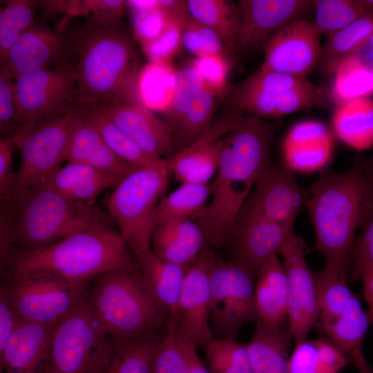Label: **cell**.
<instances>
[{
  "label": "cell",
  "instance_id": "11a10c76",
  "mask_svg": "<svg viewBox=\"0 0 373 373\" xmlns=\"http://www.w3.org/2000/svg\"><path fill=\"white\" fill-rule=\"evenodd\" d=\"M132 22L133 37L142 47L155 39L162 32L168 18L159 6L149 11L132 14Z\"/></svg>",
  "mask_w": 373,
  "mask_h": 373
},
{
  "label": "cell",
  "instance_id": "5b68a950",
  "mask_svg": "<svg viewBox=\"0 0 373 373\" xmlns=\"http://www.w3.org/2000/svg\"><path fill=\"white\" fill-rule=\"evenodd\" d=\"M1 211L13 251L38 248L82 231L114 223L94 203L72 200L46 184L11 198Z\"/></svg>",
  "mask_w": 373,
  "mask_h": 373
},
{
  "label": "cell",
  "instance_id": "9f6ffc18",
  "mask_svg": "<svg viewBox=\"0 0 373 373\" xmlns=\"http://www.w3.org/2000/svg\"><path fill=\"white\" fill-rule=\"evenodd\" d=\"M16 146L12 140H0V210L12 197L16 172L12 159Z\"/></svg>",
  "mask_w": 373,
  "mask_h": 373
},
{
  "label": "cell",
  "instance_id": "db71d44e",
  "mask_svg": "<svg viewBox=\"0 0 373 373\" xmlns=\"http://www.w3.org/2000/svg\"><path fill=\"white\" fill-rule=\"evenodd\" d=\"M19 128L12 81L0 71V140H12Z\"/></svg>",
  "mask_w": 373,
  "mask_h": 373
},
{
  "label": "cell",
  "instance_id": "cb8c5ba5",
  "mask_svg": "<svg viewBox=\"0 0 373 373\" xmlns=\"http://www.w3.org/2000/svg\"><path fill=\"white\" fill-rule=\"evenodd\" d=\"M65 162L87 164L121 179L137 169L114 154L97 130L77 111L66 148Z\"/></svg>",
  "mask_w": 373,
  "mask_h": 373
},
{
  "label": "cell",
  "instance_id": "7a4b0ae2",
  "mask_svg": "<svg viewBox=\"0 0 373 373\" xmlns=\"http://www.w3.org/2000/svg\"><path fill=\"white\" fill-rule=\"evenodd\" d=\"M58 66L70 69L75 82V109H101L136 99L142 67L135 44L118 26L88 23L70 38Z\"/></svg>",
  "mask_w": 373,
  "mask_h": 373
},
{
  "label": "cell",
  "instance_id": "e575fe53",
  "mask_svg": "<svg viewBox=\"0 0 373 373\" xmlns=\"http://www.w3.org/2000/svg\"><path fill=\"white\" fill-rule=\"evenodd\" d=\"M372 15L327 35L318 63L322 71L334 73L343 60L356 55L372 41Z\"/></svg>",
  "mask_w": 373,
  "mask_h": 373
},
{
  "label": "cell",
  "instance_id": "f546056e",
  "mask_svg": "<svg viewBox=\"0 0 373 373\" xmlns=\"http://www.w3.org/2000/svg\"><path fill=\"white\" fill-rule=\"evenodd\" d=\"M149 292L169 315L173 314L188 269L190 267L166 262L153 251L137 263Z\"/></svg>",
  "mask_w": 373,
  "mask_h": 373
},
{
  "label": "cell",
  "instance_id": "3957f363",
  "mask_svg": "<svg viewBox=\"0 0 373 373\" xmlns=\"http://www.w3.org/2000/svg\"><path fill=\"white\" fill-rule=\"evenodd\" d=\"M307 204L314 227V249L347 278L356 233L373 218V179L357 166L343 173L323 172L309 187Z\"/></svg>",
  "mask_w": 373,
  "mask_h": 373
},
{
  "label": "cell",
  "instance_id": "d4e9b609",
  "mask_svg": "<svg viewBox=\"0 0 373 373\" xmlns=\"http://www.w3.org/2000/svg\"><path fill=\"white\" fill-rule=\"evenodd\" d=\"M55 325L17 322L3 357V373H46Z\"/></svg>",
  "mask_w": 373,
  "mask_h": 373
},
{
  "label": "cell",
  "instance_id": "6f0895ef",
  "mask_svg": "<svg viewBox=\"0 0 373 373\" xmlns=\"http://www.w3.org/2000/svg\"><path fill=\"white\" fill-rule=\"evenodd\" d=\"M17 322L8 300L4 280L0 282V373H3L5 350Z\"/></svg>",
  "mask_w": 373,
  "mask_h": 373
},
{
  "label": "cell",
  "instance_id": "681fc988",
  "mask_svg": "<svg viewBox=\"0 0 373 373\" xmlns=\"http://www.w3.org/2000/svg\"><path fill=\"white\" fill-rule=\"evenodd\" d=\"M182 48L195 57L225 55V44L213 30L189 16L182 30Z\"/></svg>",
  "mask_w": 373,
  "mask_h": 373
},
{
  "label": "cell",
  "instance_id": "5bb4252c",
  "mask_svg": "<svg viewBox=\"0 0 373 373\" xmlns=\"http://www.w3.org/2000/svg\"><path fill=\"white\" fill-rule=\"evenodd\" d=\"M205 245L186 274L173 314L169 318L176 336L204 349L214 339L209 322L210 269L215 255Z\"/></svg>",
  "mask_w": 373,
  "mask_h": 373
},
{
  "label": "cell",
  "instance_id": "ab89813d",
  "mask_svg": "<svg viewBox=\"0 0 373 373\" xmlns=\"http://www.w3.org/2000/svg\"><path fill=\"white\" fill-rule=\"evenodd\" d=\"M77 111L90 122L108 147L123 161L135 168L160 161L146 155L119 127L99 111L88 109Z\"/></svg>",
  "mask_w": 373,
  "mask_h": 373
},
{
  "label": "cell",
  "instance_id": "7402d4cb",
  "mask_svg": "<svg viewBox=\"0 0 373 373\" xmlns=\"http://www.w3.org/2000/svg\"><path fill=\"white\" fill-rule=\"evenodd\" d=\"M65 50V36L34 21L10 47L0 64V71L13 80L54 64L59 65Z\"/></svg>",
  "mask_w": 373,
  "mask_h": 373
},
{
  "label": "cell",
  "instance_id": "603a6c76",
  "mask_svg": "<svg viewBox=\"0 0 373 373\" xmlns=\"http://www.w3.org/2000/svg\"><path fill=\"white\" fill-rule=\"evenodd\" d=\"M334 135L323 122L306 120L293 126L283 143V165L293 173L323 169L332 159Z\"/></svg>",
  "mask_w": 373,
  "mask_h": 373
},
{
  "label": "cell",
  "instance_id": "74e56055",
  "mask_svg": "<svg viewBox=\"0 0 373 373\" xmlns=\"http://www.w3.org/2000/svg\"><path fill=\"white\" fill-rule=\"evenodd\" d=\"M189 16L216 32L224 44H236L240 14L237 4L226 0H188Z\"/></svg>",
  "mask_w": 373,
  "mask_h": 373
},
{
  "label": "cell",
  "instance_id": "816d5d0a",
  "mask_svg": "<svg viewBox=\"0 0 373 373\" xmlns=\"http://www.w3.org/2000/svg\"><path fill=\"white\" fill-rule=\"evenodd\" d=\"M190 65L199 74L205 87L220 95L226 91L230 66L225 55L195 57Z\"/></svg>",
  "mask_w": 373,
  "mask_h": 373
},
{
  "label": "cell",
  "instance_id": "60d3db41",
  "mask_svg": "<svg viewBox=\"0 0 373 373\" xmlns=\"http://www.w3.org/2000/svg\"><path fill=\"white\" fill-rule=\"evenodd\" d=\"M210 195L209 184L181 183L162 198L157 207L155 224L197 216L206 207Z\"/></svg>",
  "mask_w": 373,
  "mask_h": 373
},
{
  "label": "cell",
  "instance_id": "be15d7a7",
  "mask_svg": "<svg viewBox=\"0 0 373 373\" xmlns=\"http://www.w3.org/2000/svg\"><path fill=\"white\" fill-rule=\"evenodd\" d=\"M126 8L132 14L144 12L159 7V0H128Z\"/></svg>",
  "mask_w": 373,
  "mask_h": 373
},
{
  "label": "cell",
  "instance_id": "8992f818",
  "mask_svg": "<svg viewBox=\"0 0 373 373\" xmlns=\"http://www.w3.org/2000/svg\"><path fill=\"white\" fill-rule=\"evenodd\" d=\"M90 307L111 341L166 331L169 315L155 300L139 269L117 270L97 277L86 294Z\"/></svg>",
  "mask_w": 373,
  "mask_h": 373
},
{
  "label": "cell",
  "instance_id": "6da1fadb",
  "mask_svg": "<svg viewBox=\"0 0 373 373\" xmlns=\"http://www.w3.org/2000/svg\"><path fill=\"white\" fill-rule=\"evenodd\" d=\"M271 126L249 114L221 139L218 169L209 182L210 195L192 220L211 248L228 245L235 220L257 181L271 165Z\"/></svg>",
  "mask_w": 373,
  "mask_h": 373
},
{
  "label": "cell",
  "instance_id": "1f68e13d",
  "mask_svg": "<svg viewBox=\"0 0 373 373\" xmlns=\"http://www.w3.org/2000/svg\"><path fill=\"white\" fill-rule=\"evenodd\" d=\"M336 135L347 146L366 150L373 144V102L357 99L338 106L332 117Z\"/></svg>",
  "mask_w": 373,
  "mask_h": 373
},
{
  "label": "cell",
  "instance_id": "7c38bea8",
  "mask_svg": "<svg viewBox=\"0 0 373 373\" xmlns=\"http://www.w3.org/2000/svg\"><path fill=\"white\" fill-rule=\"evenodd\" d=\"M11 81L20 126L15 137L75 110V79L65 66L41 69Z\"/></svg>",
  "mask_w": 373,
  "mask_h": 373
},
{
  "label": "cell",
  "instance_id": "d6a6232c",
  "mask_svg": "<svg viewBox=\"0 0 373 373\" xmlns=\"http://www.w3.org/2000/svg\"><path fill=\"white\" fill-rule=\"evenodd\" d=\"M177 78L178 70L171 62L148 61L137 78V102L153 113L163 114L171 104Z\"/></svg>",
  "mask_w": 373,
  "mask_h": 373
},
{
  "label": "cell",
  "instance_id": "d590c367",
  "mask_svg": "<svg viewBox=\"0 0 373 373\" xmlns=\"http://www.w3.org/2000/svg\"><path fill=\"white\" fill-rule=\"evenodd\" d=\"M350 361L323 336L297 342L289 356V373H338Z\"/></svg>",
  "mask_w": 373,
  "mask_h": 373
},
{
  "label": "cell",
  "instance_id": "ac0fdd59",
  "mask_svg": "<svg viewBox=\"0 0 373 373\" xmlns=\"http://www.w3.org/2000/svg\"><path fill=\"white\" fill-rule=\"evenodd\" d=\"M294 231V227L274 222L242 208L228 244L231 249V260L256 278L262 265L280 254Z\"/></svg>",
  "mask_w": 373,
  "mask_h": 373
},
{
  "label": "cell",
  "instance_id": "6125c7cd",
  "mask_svg": "<svg viewBox=\"0 0 373 373\" xmlns=\"http://www.w3.org/2000/svg\"><path fill=\"white\" fill-rule=\"evenodd\" d=\"M180 340L182 343L184 352L189 360L191 373H211L200 360L197 353L198 348L186 341L180 338Z\"/></svg>",
  "mask_w": 373,
  "mask_h": 373
},
{
  "label": "cell",
  "instance_id": "2e32d148",
  "mask_svg": "<svg viewBox=\"0 0 373 373\" xmlns=\"http://www.w3.org/2000/svg\"><path fill=\"white\" fill-rule=\"evenodd\" d=\"M321 35L315 24L306 19L291 22L265 44L260 70L305 78L318 63Z\"/></svg>",
  "mask_w": 373,
  "mask_h": 373
},
{
  "label": "cell",
  "instance_id": "91938a15",
  "mask_svg": "<svg viewBox=\"0 0 373 373\" xmlns=\"http://www.w3.org/2000/svg\"><path fill=\"white\" fill-rule=\"evenodd\" d=\"M160 7L169 19L185 20L189 16L186 1L159 0Z\"/></svg>",
  "mask_w": 373,
  "mask_h": 373
},
{
  "label": "cell",
  "instance_id": "9c48e42d",
  "mask_svg": "<svg viewBox=\"0 0 373 373\" xmlns=\"http://www.w3.org/2000/svg\"><path fill=\"white\" fill-rule=\"evenodd\" d=\"M324 97L306 78L259 69L242 82L233 98L236 110L263 118L321 106Z\"/></svg>",
  "mask_w": 373,
  "mask_h": 373
},
{
  "label": "cell",
  "instance_id": "83f0119b",
  "mask_svg": "<svg viewBox=\"0 0 373 373\" xmlns=\"http://www.w3.org/2000/svg\"><path fill=\"white\" fill-rule=\"evenodd\" d=\"M293 337L288 324L270 326L256 321L246 344L254 373H289V350Z\"/></svg>",
  "mask_w": 373,
  "mask_h": 373
},
{
  "label": "cell",
  "instance_id": "7bdbcfd3",
  "mask_svg": "<svg viewBox=\"0 0 373 373\" xmlns=\"http://www.w3.org/2000/svg\"><path fill=\"white\" fill-rule=\"evenodd\" d=\"M220 96L203 88L173 132L178 146L182 148L189 145L209 127Z\"/></svg>",
  "mask_w": 373,
  "mask_h": 373
},
{
  "label": "cell",
  "instance_id": "ee69618b",
  "mask_svg": "<svg viewBox=\"0 0 373 373\" xmlns=\"http://www.w3.org/2000/svg\"><path fill=\"white\" fill-rule=\"evenodd\" d=\"M38 1H0V64L19 37L34 22V9Z\"/></svg>",
  "mask_w": 373,
  "mask_h": 373
},
{
  "label": "cell",
  "instance_id": "4316f807",
  "mask_svg": "<svg viewBox=\"0 0 373 373\" xmlns=\"http://www.w3.org/2000/svg\"><path fill=\"white\" fill-rule=\"evenodd\" d=\"M254 302L257 321L270 326L287 323V278L277 255L269 258L256 274Z\"/></svg>",
  "mask_w": 373,
  "mask_h": 373
},
{
  "label": "cell",
  "instance_id": "d6986e66",
  "mask_svg": "<svg viewBox=\"0 0 373 373\" xmlns=\"http://www.w3.org/2000/svg\"><path fill=\"white\" fill-rule=\"evenodd\" d=\"M243 116V112L236 110L213 120L197 139L166 158L171 174L181 183L209 184L218 169L222 137Z\"/></svg>",
  "mask_w": 373,
  "mask_h": 373
},
{
  "label": "cell",
  "instance_id": "4dcf8cb0",
  "mask_svg": "<svg viewBox=\"0 0 373 373\" xmlns=\"http://www.w3.org/2000/svg\"><path fill=\"white\" fill-rule=\"evenodd\" d=\"M166 332L123 341L109 339L106 355L97 373H151L154 352Z\"/></svg>",
  "mask_w": 373,
  "mask_h": 373
},
{
  "label": "cell",
  "instance_id": "9a60e30c",
  "mask_svg": "<svg viewBox=\"0 0 373 373\" xmlns=\"http://www.w3.org/2000/svg\"><path fill=\"white\" fill-rule=\"evenodd\" d=\"M305 245L294 231L279 254L287 284V324L296 343L305 339L318 321L313 271L305 260Z\"/></svg>",
  "mask_w": 373,
  "mask_h": 373
},
{
  "label": "cell",
  "instance_id": "44dd1931",
  "mask_svg": "<svg viewBox=\"0 0 373 373\" xmlns=\"http://www.w3.org/2000/svg\"><path fill=\"white\" fill-rule=\"evenodd\" d=\"M95 110L113 121L152 159H166L175 153L178 143L170 126L137 101Z\"/></svg>",
  "mask_w": 373,
  "mask_h": 373
},
{
  "label": "cell",
  "instance_id": "94428289",
  "mask_svg": "<svg viewBox=\"0 0 373 373\" xmlns=\"http://www.w3.org/2000/svg\"><path fill=\"white\" fill-rule=\"evenodd\" d=\"M363 294L368 307L367 310L370 318L373 319V267L367 268L361 275Z\"/></svg>",
  "mask_w": 373,
  "mask_h": 373
},
{
  "label": "cell",
  "instance_id": "f907efd6",
  "mask_svg": "<svg viewBox=\"0 0 373 373\" xmlns=\"http://www.w3.org/2000/svg\"><path fill=\"white\" fill-rule=\"evenodd\" d=\"M186 20L168 18L162 32L155 39L142 46L149 61L170 62L180 52L182 48V30Z\"/></svg>",
  "mask_w": 373,
  "mask_h": 373
},
{
  "label": "cell",
  "instance_id": "4fadbf2b",
  "mask_svg": "<svg viewBox=\"0 0 373 373\" xmlns=\"http://www.w3.org/2000/svg\"><path fill=\"white\" fill-rule=\"evenodd\" d=\"M75 113L74 110L49 119L12 140L20 151L21 160L11 198L45 185L65 162Z\"/></svg>",
  "mask_w": 373,
  "mask_h": 373
},
{
  "label": "cell",
  "instance_id": "e0dca14e",
  "mask_svg": "<svg viewBox=\"0 0 373 373\" xmlns=\"http://www.w3.org/2000/svg\"><path fill=\"white\" fill-rule=\"evenodd\" d=\"M309 194V187L301 186L294 173L283 164H274L257 181L242 208L274 222L294 227L297 216L307 207Z\"/></svg>",
  "mask_w": 373,
  "mask_h": 373
},
{
  "label": "cell",
  "instance_id": "bcb514c9",
  "mask_svg": "<svg viewBox=\"0 0 373 373\" xmlns=\"http://www.w3.org/2000/svg\"><path fill=\"white\" fill-rule=\"evenodd\" d=\"M126 9L124 0L64 1L61 13L83 16L90 24L111 28L117 26Z\"/></svg>",
  "mask_w": 373,
  "mask_h": 373
},
{
  "label": "cell",
  "instance_id": "ffe728a7",
  "mask_svg": "<svg viewBox=\"0 0 373 373\" xmlns=\"http://www.w3.org/2000/svg\"><path fill=\"white\" fill-rule=\"evenodd\" d=\"M314 1L240 0V20L236 45L241 50H254L264 46L278 30L303 19Z\"/></svg>",
  "mask_w": 373,
  "mask_h": 373
},
{
  "label": "cell",
  "instance_id": "f1b7e54d",
  "mask_svg": "<svg viewBox=\"0 0 373 373\" xmlns=\"http://www.w3.org/2000/svg\"><path fill=\"white\" fill-rule=\"evenodd\" d=\"M122 179L87 164L66 162L50 175L46 185L72 200L94 203L100 193L115 186Z\"/></svg>",
  "mask_w": 373,
  "mask_h": 373
},
{
  "label": "cell",
  "instance_id": "f5cc1de1",
  "mask_svg": "<svg viewBox=\"0 0 373 373\" xmlns=\"http://www.w3.org/2000/svg\"><path fill=\"white\" fill-rule=\"evenodd\" d=\"M373 267V218L369 220L355 236L351 249L350 274L357 281L363 273Z\"/></svg>",
  "mask_w": 373,
  "mask_h": 373
},
{
  "label": "cell",
  "instance_id": "30bf717a",
  "mask_svg": "<svg viewBox=\"0 0 373 373\" xmlns=\"http://www.w3.org/2000/svg\"><path fill=\"white\" fill-rule=\"evenodd\" d=\"M255 280L245 269L215 254L210 269L209 322L213 335L235 338L242 325L257 321Z\"/></svg>",
  "mask_w": 373,
  "mask_h": 373
},
{
  "label": "cell",
  "instance_id": "680465c9",
  "mask_svg": "<svg viewBox=\"0 0 373 373\" xmlns=\"http://www.w3.org/2000/svg\"><path fill=\"white\" fill-rule=\"evenodd\" d=\"M14 245L10 229L0 210V282L7 279Z\"/></svg>",
  "mask_w": 373,
  "mask_h": 373
},
{
  "label": "cell",
  "instance_id": "b9f144b4",
  "mask_svg": "<svg viewBox=\"0 0 373 373\" xmlns=\"http://www.w3.org/2000/svg\"><path fill=\"white\" fill-rule=\"evenodd\" d=\"M370 1L359 0H316V21L319 32L327 35L369 15Z\"/></svg>",
  "mask_w": 373,
  "mask_h": 373
},
{
  "label": "cell",
  "instance_id": "52a82bcc",
  "mask_svg": "<svg viewBox=\"0 0 373 373\" xmlns=\"http://www.w3.org/2000/svg\"><path fill=\"white\" fill-rule=\"evenodd\" d=\"M170 175L166 158L137 168L119 181L106 199L109 216L136 263L152 251L156 209Z\"/></svg>",
  "mask_w": 373,
  "mask_h": 373
},
{
  "label": "cell",
  "instance_id": "ba28073f",
  "mask_svg": "<svg viewBox=\"0 0 373 373\" xmlns=\"http://www.w3.org/2000/svg\"><path fill=\"white\" fill-rule=\"evenodd\" d=\"M108 346V336L84 292L54 327L46 373H97Z\"/></svg>",
  "mask_w": 373,
  "mask_h": 373
},
{
  "label": "cell",
  "instance_id": "f35d334b",
  "mask_svg": "<svg viewBox=\"0 0 373 373\" xmlns=\"http://www.w3.org/2000/svg\"><path fill=\"white\" fill-rule=\"evenodd\" d=\"M318 308V325L325 324L338 316L354 294L347 285V277L326 265L319 271H313Z\"/></svg>",
  "mask_w": 373,
  "mask_h": 373
},
{
  "label": "cell",
  "instance_id": "836d02e7",
  "mask_svg": "<svg viewBox=\"0 0 373 373\" xmlns=\"http://www.w3.org/2000/svg\"><path fill=\"white\" fill-rule=\"evenodd\" d=\"M372 320L354 294L344 311L325 324L319 325L320 331L338 350L352 356L362 351L363 343Z\"/></svg>",
  "mask_w": 373,
  "mask_h": 373
},
{
  "label": "cell",
  "instance_id": "7dc6e473",
  "mask_svg": "<svg viewBox=\"0 0 373 373\" xmlns=\"http://www.w3.org/2000/svg\"><path fill=\"white\" fill-rule=\"evenodd\" d=\"M204 87L199 74L190 64L178 70L175 93L170 106L163 113L164 121L173 132Z\"/></svg>",
  "mask_w": 373,
  "mask_h": 373
},
{
  "label": "cell",
  "instance_id": "8fae6325",
  "mask_svg": "<svg viewBox=\"0 0 373 373\" xmlns=\"http://www.w3.org/2000/svg\"><path fill=\"white\" fill-rule=\"evenodd\" d=\"M86 287L50 273L7 278L6 290L17 321L55 325L78 303Z\"/></svg>",
  "mask_w": 373,
  "mask_h": 373
},
{
  "label": "cell",
  "instance_id": "c3c4849f",
  "mask_svg": "<svg viewBox=\"0 0 373 373\" xmlns=\"http://www.w3.org/2000/svg\"><path fill=\"white\" fill-rule=\"evenodd\" d=\"M151 373H191L182 343L169 325L154 352Z\"/></svg>",
  "mask_w": 373,
  "mask_h": 373
},
{
  "label": "cell",
  "instance_id": "277c9868",
  "mask_svg": "<svg viewBox=\"0 0 373 373\" xmlns=\"http://www.w3.org/2000/svg\"><path fill=\"white\" fill-rule=\"evenodd\" d=\"M137 269L119 231L113 225L101 226L38 248L13 251L7 278L47 272L86 287L92 278L105 273Z\"/></svg>",
  "mask_w": 373,
  "mask_h": 373
},
{
  "label": "cell",
  "instance_id": "f6af8a7d",
  "mask_svg": "<svg viewBox=\"0 0 373 373\" xmlns=\"http://www.w3.org/2000/svg\"><path fill=\"white\" fill-rule=\"evenodd\" d=\"M204 350L211 373H254L246 344L235 338L213 339Z\"/></svg>",
  "mask_w": 373,
  "mask_h": 373
},
{
  "label": "cell",
  "instance_id": "8d00e7d4",
  "mask_svg": "<svg viewBox=\"0 0 373 373\" xmlns=\"http://www.w3.org/2000/svg\"><path fill=\"white\" fill-rule=\"evenodd\" d=\"M334 73L330 97L338 106L357 99L370 97L372 94V66L358 56L343 60Z\"/></svg>",
  "mask_w": 373,
  "mask_h": 373
},
{
  "label": "cell",
  "instance_id": "484cf974",
  "mask_svg": "<svg viewBox=\"0 0 373 373\" xmlns=\"http://www.w3.org/2000/svg\"><path fill=\"white\" fill-rule=\"evenodd\" d=\"M205 245L201 229L191 218L155 224L151 239V249L155 256L188 267L196 262Z\"/></svg>",
  "mask_w": 373,
  "mask_h": 373
}]
</instances>
